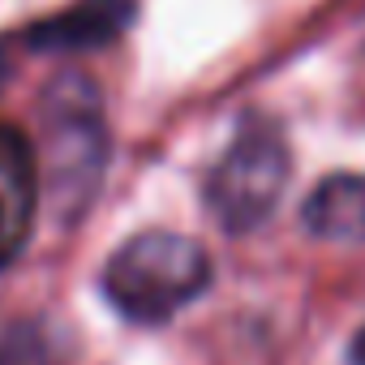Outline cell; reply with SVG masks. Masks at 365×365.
<instances>
[{"mask_svg":"<svg viewBox=\"0 0 365 365\" xmlns=\"http://www.w3.org/2000/svg\"><path fill=\"white\" fill-rule=\"evenodd\" d=\"M207 284H211V254L194 237L168 228L129 237L103 267L108 305L142 327L168 322L190 301H198Z\"/></svg>","mask_w":365,"mask_h":365,"instance_id":"1","label":"cell"},{"mask_svg":"<svg viewBox=\"0 0 365 365\" xmlns=\"http://www.w3.org/2000/svg\"><path fill=\"white\" fill-rule=\"evenodd\" d=\"M43 172L39 185L61 224H73L95 202V190L108 168V129L99 95L82 73H65L43 95Z\"/></svg>","mask_w":365,"mask_h":365,"instance_id":"2","label":"cell"},{"mask_svg":"<svg viewBox=\"0 0 365 365\" xmlns=\"http://www.w3.org/2000/svg\"><path fill=\"white\" fill-rule=\"evenodd\" d=\"M288 172L292 159L279 129L267 120H245L224 159L207 176V207L215 224L237 237L262 228L288 190Z\"/></svg>","mask_w":365,"mask_h":365,"instance_id":"3","label":"cell"},{"mask_svg":"<svg viewBox=\"0 0 365 365\" xmlns=\"http://www.w3.org/2000/svg\"><path fill=\"white\" fill-rule=\"evenodd\" d=\"M39 155L14 125H0V271H5L35 224L39 211Z\"/></svg>","mask_w":365,"mask_h":365,"instance_id":"4","label":"cell"},{"mask_svg":"<svg viewBox=\"0 0 365 365\" xmlns=\"http://www.w3.org/2000/svg\"><path fill=\"white\" fill-rule=\"evenodd\" d=\"M138 0H78L73 9L43 18L39 26L26 31V43L39 52H86L112 43L129 22H133Z\"/></svg>","mask_w":365,"mask_h":365,"instance_id":"5","label":"cell"},{"mask_svg":"<svg viewBox=\"0 0 365 365\" xmlns=\"http://www.w3.org/2000/svg\"><path fill=\"white\" fill-rule=\"evenodd\" d=\"M301 224L318 241L365 245V176L335 172V176L318 180L314 194L301 207Z\"/></svg>","mask_w":365,"mask_h":365,"instance_id":"6","label":"cell"},{"mask_svg":"<svg viewBox=\"0 0 365 365\" xmlns=\"http://www.w3.org/2000/svg\"><path fill=\"white\" fill-rule=\"evenodd\" d=\"M0 365H61L56 344L39 322L5 318L0 322Z\"/></svg>","mask_w":365,"mask_h":365,"instance_id":"7","label":"cell"},{"mask_svg":"<svg viewBox=\"0 0 365 365\" xmlns=\"http://www.w3.org/2000/svg\"><path fill=\"white\" fill-rule=\"evenodd\" d=\"M348 365H365V327L352 335V344H348Z\"/></svg>","mask_w":365,"mask_h":365,"instance_id":"8","label":"cell"},{"mask_svg":"<svg viewBox=\"0 0 365 365\" xmlns=\"http://www.w3.org/2000/svg\"><path fill=\"white\" fill-rule=\"evenodd\" d=\"M9 82V56H5V48H0V86Z\"/></svg>","mask_w":365,"mask_h":365,"instance_id":"9","label":"cell"}]
</instances>
